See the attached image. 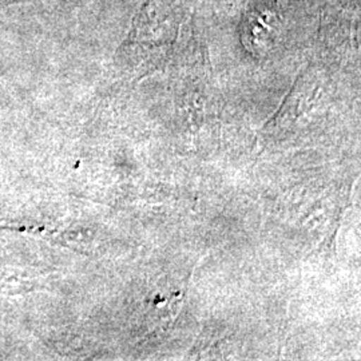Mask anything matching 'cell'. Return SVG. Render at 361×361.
Listing matches in <instances>:
<instances>
[{
	"label": "cell",
	"instance_id": "cell-1",
	"mask_svg": "<svg viewBox=\"0 0 361 361\" xmlns=\"http://www.w3.org/2000/svg\"><path fill=\"white\" fill-rule=\"evenodd\" d=\"M197 0H147L133 30V44L150 67L201 52Z\"/></svg>",
	"mask_w": 361,
	"mask_h": 361
}]
</instances>
